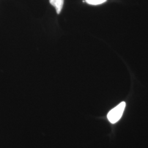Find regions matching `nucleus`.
I'll return each mask as SVG.
<instances>
[{"mask_svg": "<svg viewBox=\"0 0 148 148\" xmlns=\"http://www.w3.org/2000/svg\"><path fill=\"white\" fill-rule=\"evenodd\" d=\"M86 2L92 5H98L105 2L106 0H85Z\"/></svg>", "mask_w": 148, "mask_h": 148, "instance_id": "3", "label": "nucleus"}, {"mask_svg": "<svg viewBox=\"0 0 148 148\" xmlns=\"http://www.w3.org/2000/svg\"><path fill=\"white\" fill-rule=\"evenodd\" d=\"M49 3L56 8L57 13L59 14L63 6L64 0H49Z\"/></svg>", "mask_w": 148, "mask_h": 148, "instance_id": "2", "label": "nucleus"}, {"mask_svg": "<svg viewBox=\"0 0 148 148\" xmlns=\"http://www.w3.org/2000/svg\"><path fill=\"white\" fill-rule=\"evenodd\" d=\"M125 106L126 103L123 101L109 112L107 117L111 123H115L119 121L123 115Z\"/></svg>", "mask_w": 148, "mask_h": 148, "instance_id": "1", "label": "nucleus"}]
</instances>
